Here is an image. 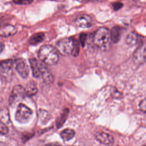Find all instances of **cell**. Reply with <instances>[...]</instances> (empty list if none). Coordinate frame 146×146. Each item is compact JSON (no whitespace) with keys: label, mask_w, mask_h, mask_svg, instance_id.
I'll use <instances>...</instances> for the list:
<instances>
[{"label":"cell","mask_w":146,"mask_h":146,"mask_svg":"<svg viewBox=\"0 0 146 146\" xmlns=\"http://www.w3.org/2000/svg\"><path fill=\"white\" fill-rule=\"evenodd\" d=\"M13 2L16 5H29L33 2V0H13Z\"/></svg>","instance_id":"ac0fdd59"},{"label":"cell","mask_w":146,"mask_h":146,"mask_svg":"<svg viewBox=\"0 0 146 146\" xmlns=\"http://www.w3.org/2000/svg\"><path fill=\"white\" fill-rule=\"evenodd\" d=\"M44 146H62L60 144H58V143H49V144H46Z\"/></svg>","instance_id":"d4e9b609"},{"label":"cell","mask_w":146,"mask_h":146,"mask_svg":"<svg viewBox=\"0 0 146 146\" xmlns=\"http://www.w3.org/2000/svg\"><path fill=\"white\" fill-rule=\"evenodd\" d=\"M26 92H27V95H33L34 94H35L37 91V88L35 86V84H29L27 85V87L26 89Z\"/></svg>","instance_id":"e0dca14e"},{"label":"cell","mask_w":146,"mask_h":146,"mask_svg":"<svg viewBox=\"0 0 146 146\" xmlns=\"http://www.w3.org/2000/svg\"><path fill=\"white\" fill-rule=\"evenodd\" d=\"M96 139L103 144H110L113 142V137L110 134L105 132H98L95 135Z\"/></svg>","instance_id":"9c48e42d"},{"label":"cell","mask_w":146,"mask_h":146,"mask_svg":"<svg viewBox=\"0 0 146 146\" xmlns=\"http://www.w3.org/2000/svg\"><path fill=\"white\" fill-rule=\"evenodd\" d=\"M111 39L113 43H117L121 37V29L120 27L115 26L113 27L111 31Z\"/></svg>","instance_id":"5bb4252c"},{"label":"cell","mask_w":146,"mask_h":146,"mask_svg":"<svg viewBox=\"0 0 146 146\" xmlns=\"http://www.w3.org/2000/svg\"><path fill=\"white\" fill-rule=\"evenodd\" d=\"M123 5L122 3L120 2H114L112 3V7L114 10L116 11L119 10L120 9H121L123 7Z\"/></svg>","instance_id":"7402d4cb"},{"label":"cell","mask_w":146,"mask_h":146,"mask_svg":"<svg viewBox=\"0 0 146 146\" xmlns=\"http://www.w3.org/2000/svg\"><path fill=\"white\" fill-rule=\"evenodd\" d=\"M75 25L80 28H89L92 25L91 17L86 14L78 15L74 19Z\"/></svg>","instance_id":"52a82bcc"},{"label":"cell","mask_w":146,"mask_h":146,"mask_svg":"<svg viewBox=\"0 0 146 146\" xmlns=\"http://www.w3.org/2000/svg\"><path fill=\"white\" fill-rule=\"evenodd\" d=\"M111 31L106 27L99 28L94 36V44L101 50H107L111 45Z\"/></svg>","instance_id":"7a4b0ae2"},{"label":"cell","mask_w":146,"mask_h":146,"mask_svg":"<svg viewBox=\"0 0 146 146\" xmlns=\"http://www.w3.org/2000/svg\"><path fill=\"white\" fill-rule=\"evenodd\" d=\"M5 48V44L3 42L0 41V54L3 51Z\"/></svg>","instance_id":"cb8c5ba5"},{"label":"cell","mask_w":146,"mask_h":146,"mask_svg":"<svg viewBox=\"0 0 146 146\" xmlns=\"http://www.w3.org/2000/svg\"><path fill=\"white\" fill-rule=\"evenodd\" d=\"M0 146H5V145L3 143L0 142Z\"/></svg>","instance_id":"484cf974"},{"label":"cell","mask_w":146,"mask_h":146,"mask_svg":"<svg viewBox=\"0 0 146 146\" xmlns=\"http://www.w3.org/2000/svg\"><path fill=\"white\" fill-rule=\"evenodd\" d=\"M17 32V29L14 25H5L0 28V36L3 38L10 37L14 35Z\"/></svg>","instance_id":"ba28073f"},{"label":"cell","mask_w":146,"mask_h":146,"mask_svg":"<svg viewBox=\"0 0 146 146\" xmlns=\"http://www.w3.org/2000/svg\"><path fill=\"white\" fill-rule=\"evenodd\" d=\"M8 127L5 123L0 121V133L2 135H6L8 133Z\"/></svg>","instance_id":"d6986e66"},{"label":"cell","mask_w":146,"mask_h":146,"mask_svg":"<svg viewBox=\"0 0 146 146\" xmlns=\"http://www.w3.org/2000/svg\"><path fill=\"white\" fill-rule=\"evenodd\" d=\"M44 39V34L42 32L36 33L31 35L29 40V43L31 45H36L41 42Z\"/></svg>","instance_id":"7c38bea8"},{"label":"cell","mask_w":146,"mask_h":146,"mask_svg":"<svg viewBox=\"0 0 146 146\" xmlns=\"http://www.w3.org/2000/svg\"><path fill=\"white\" fill-rule=\"evenodd\" d=\"M143 146H146V145H143Z\"/></svg>","instance_id":"4316f807"},{"label":"cell","mask_w":146,"mask_h":146,"mask_svg":"<svg viewBox=\"0 0 146 146\" xmlns=\"http://www.w3.org/2000/svg\"><path fill=\"white\" fill-rule=\"evenodd\" d=\"M87 40V34L85 33H82L79 35V43L83 47L85 46L86 42Z\"/></svg>","instance_id":"ffe728a7"},{"label":"cell","mask_w":146,"mask_h":146,"mask_svg":"<svg viewBox=\"0 0 146 146\" xmlns=\"http://www.w3.org/2000/svg\"><path fill=\"white\" fill-rule=\"evenodd\" d=\"M76 39L74 37L63 38L58 41L56 48L62 55H71Z\"/></svg>","instance_id":"3957f363"},{"label":"cell","mask_w":146,"mask_h":146,"mask_svg":"<svg viewBox=\"0 0 146 146\" xmlns=\"http://www.w3.org/2000/svg\"><path fill=\"white\" fill-rule=\"evenodd\" d=\"M27 95L26 89L20 85L15 86L10 94L9 99V103L10 105L14 103V102L20 100L25 98Z\"/></svg>","instance_id":"5b68a950"},{"label":"cell","mask_w":146,"mask_h":146,"mask_svg":"<svg viewBox=\"0 0 146 146\" xmlns=\"http://www.w3.org/2000/svg\"><path fill=\"white\" fill-rule=\"evenodd\" d=\"M29 60L33 76L35 78H38L41 74V63L34 58L30 59Z\"/></svg>","instance_id":"30bf717a"},{"label":"cell","mask_w":146,"mask_h":146,"mask_svg":"<svg viewBox=\"0 0 146 146\" xmlns=\"http://www.w3.org/2000/svg\"><path fill=\"white\" fill-rule=\"evenodd\" d=\"M15 70L23 78H26L29 74V68L26 60L23 58H18L15 61Z\"/></svg>","instance_id":"8992f818"},{"label":"cell","mask_w":146,"mask_h":146,"mask_svg":"<svg viewBox=\"0 0 146 146\" xmlns=\"http://www.w3.org/2000/svg\"><path fill=\"white\" fill-rule=\"evenodd\" d=\"M126 43L130 46H134L136 44L138 41V36L136 33L132 31L130 32L127 36Z\"/></svg>","instance_id":"2e32d148"},{"label":"cell","mask_w":146,"mask_h":146,"mask_svg":"<svg viewBox=\"0 0 146 146\" xmlns=\"http://www.w3.org/2000/svg\"><path fill=\"white\" fill-rule=\"evenodd\" d=\"M116 146H117V145H116Z\"/></svg>","instance_id":"83f0119b"},{"label":"cell","mask_w":146,"mask_h":146,"mask_svg":"<svg viewBox=\"0 0 146 146\" xmlns=\"http://www.w3.org/2000/svg\"><path fill=\"white\" fill-rule=\"evenodd\" d=\"M142 56H143V60H144L145 62H146V46H145V48H144V50H143Z\"/></svg>","instance_id":"603a6c76"},{"label":"cell","mask_w":146,"mask_h":146,"mask_svg":"<svg viewBox=\"0 0 146 146\" xmlns=\"http://www.w3.org/2000/svg\"><path fill=\"white\" fill-rule=\"evenodd\" d=\"M33 115V111L24 104L19 103L15 113V119L21 123L27 122Z\"/></svg>","instance_id":"277c9868"},{"label":"cell","mask_w":146,"mask_h":146,"mask_svg":"<svg viewBox=\"0 0 146 146\" xmlns=\"http://www.w3.org/2000/svg\"><path fill=\"white\" fill-rule=\"evenodd\" d=\"M41 75L44 82L47 84H50L53 82V76L47 67L41 63Z\"/></svg>","instance_id":"8fae6325"},{"label":"cell","mask_w":146,"mask_h":146,"mask_svg":"<svg viewBox=\"0 0 146 146\" xmlns=\"http://www.w3.org/2000/svg\"><path fill=\"white\" fill-rule=\"evenodd\" d=\"M13 66V61L11 59L3 60L0 62V71L2 72L6 73L11 70Z\"/></svg>","instance_id":"9a60e30c"},{"label":"cell","mask_w":146,"mask_h":146,"mask_svg":"<svg viewBox=\"0 0 146 146\" xmlns=\"http://www.w3.org/2000/svg\"><path fill=\"white\" fill-rule=\"evenodd\" d=\"M75 135V132L71 128L64 129L60 133V136L64 141H68L72 139Z\"/></svg>","instance_id":"4fadbf2b"},{"label":"cell","mask_w":146,"mask_h":146,"mask_svg":"<svg viewBox=\"0 0 146 146\" xmlns=\"http://www.w3.org/2000/svg\"><path fill=\"white\" fill-rule=\"evenodd\" d=\"M38 55L42 62L50 66L56 64L59 59V52L56 47L50 44L41 46L38 51Z\"/></svg>","instance_id":"6da1fadb"},{"label":"cell","mask_w":146,"mask_h":146,"mask_svg":"<svg viewBox=\"0 0 146 146\" xmlns=\"http://www.w3.org/2000/svg\"><path fill=\"white\" fill-rule=\"evenodd\" d=\"M139 108L142 112L146 113V98L143 99L140 102L139 104Z\"/></svg>","instance_id":"44dd1931"}]
</instances>
